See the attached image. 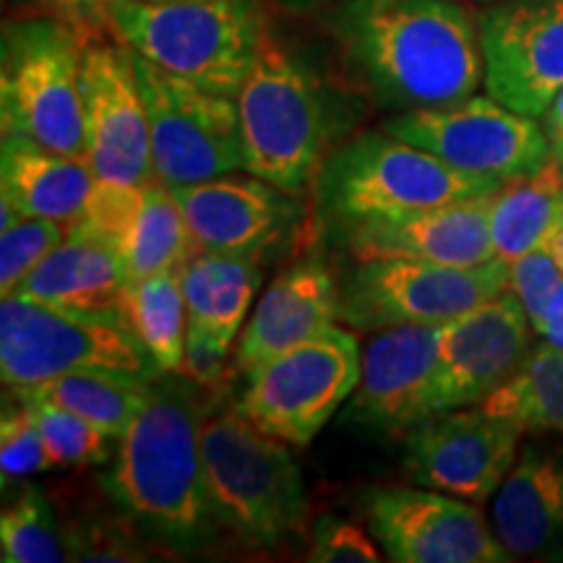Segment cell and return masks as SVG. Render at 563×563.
Returning <instances> with one entry per match:
<instances>
[{"mask_svg":"<svg viewBox=\"0 0 563 563\" xmlns=\"http://www.w3.org/2000/svg\"><path fill=\"white\" fill-rule=\"evenodd\" d=\"M329 30L386 108H441L483 84L481 26L456 0H344Z\"/></svg>","mask_w":563,"mask_h":563,"instance_id":"cell-1","label":"cell"},{"mask_svg":"<svg viewBox=\"0 0 563 563\" xmlns=\"http://www.w3.org/2000/svg\"><path fill=\"white\" fill-rule=\"evenodd\" d=\"M207 405L199 384H157L115 441L102 485L141 538L173 553H196L220 532L201 460Z\"/></svg>","mask_w":563,"mask_h":563,"instance_id":"cell-2","label":"cell"},{"mask_svg":"<svg viewBox=\"0 0 563 563\" xmlns=\"http://www.w3.org/2000/svg\"><path fill=\"white\" fill-rule=\"evenodd\" d=\"M290 443L230 407L201 420L203 481L220 530L251 548H277L302 532L308 496Z\"/></svg>","mask_w":563,"mask_h":563,"instance_id":"cell-3","label":"cell"},{"mask_svg":"<svg viewBox=\"0 0 563 563\" xmlns=\"http://www.w3.org/2000/svg\"><path fill=\"white\" fill-rule=\"evenodd\" d=\"M108 24L141 58L224 97H238L266 30L256 0H110Z\"/></svg>","mask_w":563,"mask_h":563,"instance_id":"cell-4","label":"cell"},{"mask_svg":"<svg viewBox=\"0 0 563 563\" xmlns=\"http://www.w3.org/2000/svg\"><path fill=\"white\" fill-rule=\"evenodd\" d=\"M235 104L245 173L290 194L316 183L327 162V104L316 76L269 30Z\"/></svg>","mask_w":563,"mask_h":563,"instance_id":"cell-5","label":"cell"},{"mask_svg":"<svg viewBox=\"0 0 563 563\" xmlns=\"http://www.w3.org/2000/svg\"><path fill=\"white\" fill-rule=\"evenodd\" d=\"M504 180L464 173L391 133H365L323 162L316 194L340 224L410 214L501 191Z\"/></svg>","mask_w":563,"mask_h":563,"instance_id":"cell-6","label":"cell"},{"mask_svg":"<svg viewBox=\"0 0 563 563\" xmlns=\"http://www.w3.org/2000/svg\"><path fill=\"white\" fill-rule=\"evenodd\" d=\"M3 133L87 159L81 110V30L60 16L9 21L0 42Z\"/></svg>","mask_w":563,"mask_h":563,"instance_id":"cell-7","label":"cell"},{"mask_svg":"<svg viewBox=\"0 0 563 563\" xmlns=\"http://www.w3.org/2000/svg\"><path fill=\"white\" fill-rule=\"evenodd\" d=\"M118 371L157 382L159 365L115 313L51 306L24 295L0 302V378L30 389L68 371Z\"/></svg>","mask_w":563,"mask_h":563,"instance_id":"cell-8","label":"cell"},{"mask_svg":"<svg viewBox=\"0 0 563 563\" xmlns=\"http://www.w3.org/2000/svg\"><path fill=\"white\" fill-rule=\"evenodd\" d=\"M361 361L355 334L329 329L245 373L238 410L264 433L306 449L355 391Z\"/></svg>","mask_w":563,"mask_h":563,"instance_id":"cell-9","label":"cell"},{"mask_svg":"<svg viewBox=\"0 0 563 563\" xmlns=\"http://www.w3.org/2000/svg\"><path fill=\"white\" fill-rule=\"evenodd\" d=\"M509 287V264L446 266L410 258H365L342 290V321L355 329L443 323L475 311Z\"/></svg>","mask_w":563,"mask_h":563,"instance_id":"cell-10","label":"cell"},{"mask_svg":"<svg viewBox=\"0 0 563 563\" xmlns=\"http://www.w3.org/2000/svg\"><path fill=\"white\" fill-rule=\"evenodd\" d=\"M133 68L150 115L154 175L165 186H188L243 170L235 97L196 87L136 53Z\"/></svg>","mask_w":563,"mask_h":563,"instance_id":"cell-11","label":"cell"},{"mask_svg":"<svg viewBox=\"0 0 563 563\" xmlns=\"http://www.w3.org/2000/svg\"><path fill=\"white\" fill-rule=\"evenodd\" d=\"M386 133L420 146L464 173L509 183L551 159L538 118L506 108L493 97L405 110L386 121Z\"/></svg>","mask_w":563,"mask_h":563,"instance_id":"cell-12","label":"cell"},{"mask_svg":"<svg viewBox=\"0 0 563 563\" xmlns=\"http://www.w3.org/2000/svg\"><path fill=\"white\" fill-rule=\"evenodd\" d=\"M522 433L483 405L433 412L405 435V473L420 488L483 506L517 462Z\"/></svg>","mask_w":563,"mask_h":563,"instance_id":"cell-13","label":"cell"},{"mask_svg":"<svg viewBox=\"0 0 563 563\" xmlns=\"http://www.w3.org/2000/svg\"><path fill=\"white\" fill-rule=\"evenodd\" d=\"M81 110L87 162L97 178L121 186L157 178L150 115L133 53L121 37L81 34Z\"/></svg>","mask_w":563,"mask_h":563,"instance_id":"cell-14","label":"cell"},{"mask_svg":"<svg viewBox=\"0 0 563 563\" xmlns=\"http://www.w3.org/2000/svg\"><path fill=\"white\" fill-rule=\"evenodd\" d=\"M485 91L540 118L563 89V0H501L477 13Z\"/></svg>","mask_w":563,"mask_h":563,"instance_id":"cell-15","label":"cell"},{"mask_svg":"<svg viewBox=\"0 0 563 563\" xmlns=\"http://www.w3.org/2000/svg\"><path fill=\"white\" fill-rule=\"evenodd\" d=\"M368 532L397 563H504L481 506L439 490L373 488L363 504Z\"/></svg>","mask_w":563,"mask_h":563,"instance_id":"cell-16","label":"cell"},{"mask_svg":"<svg viewBox=\"0 0 563 563\" xmlns=\"http://www.w3.org/2000/svg\"><path fill=\"white\" fill-rule=\"evenodd\" d=\"M441 327L399 323L378 329L365 344L361 382L350 394L342 422L382 435H407L435 410Z\"/></svg>","mask_w":563,"mask_h":563,"instance_id":"cell-17","label":"cell"},{"mask_svg":"<svg viewBox=\"0 0 563 563\" xmlns=\"http://www.w3.org/2000/svg\"><path fill=\"white\" fill-rule=\"evenodd\" d=\"M532 321L509 287L475 311L443 323L435 410L483 405L532 355Z\"/></svg>","mask_w":563,"mask_h":563,"instance_id":"cell-18","label":"cell"},{"mask_svg":"<svg viewBox=\"0 0 563 563\" xmlns=\"http://www.w3.org/2000/svg\"><path fill=\"white\" fill-rule=\"evenodd\" d=\"M201 251L258 258L279 249L302 217L298 194L282 191L256 175L230 173L170 188Z\"/></svg>","mask_w":563,"mask_h":563,"instance_id":"cell-19","label":"cell"},{"mask_svg":"<svg viewBox=\"0 0 563 563\" xmlns=\"http://www.w3.org/2000/svg\"><path fill=\"white\" fill-rule=\"evenodd\" d=\"M76 224L115 249L129 279L178 272L199 251L178 199L159 178L136 186L97 178Z\"/></svg>","mask_w":563,"mask_h":563,"instance_id":"cell-20","label":"cell"},{"mask_svg":"<svg viewBox=\"0 0 563 563\" xmlns=\"http://www.w3.org/2000/svg\"><path fill=\"white\" fill-rule=\"evenodd\" d=\"M490 196L441 203L389 220L344 228V243L357 262L410 258L446 266H481L496 258L490 235Z\"/></svg>","mask_w":563,"mask_h":563,"instance_id":"cell-21","label":"cell"},{"mask_svg":"<svg viewBox=\"0 0 563 563\" xmlns=\"http://www.w3.org/2000/svg\"><path fill=\"white\" fill-rule=\"evenodd\" d=\"M490 527L511 559L563 561V446L527 441L490 498Z\"/></svg>","mask_w":563,"mask_h":563,"instance_id":"cell-22","label":"cell"},{"mask_svg":"<svg viewBox=\"0 0 563 563\" xmlns=\"http://www.w3.org/2000/svg\"><path fill=\"white\" fill-rule=\"evenodd\" d=\"M342 319V290L327 264L308 258L282 272L253 308L238 344L235 365H258L327 334Z\"/></svg>","mask_w":563,"mask_h":563,"instance_id":"cell-23","label":"cell"},{"mask_svg":"<svg viewBox=\"0 0 563 563\" xmlns=\"http://www.w3.org/2000/svg\"><path fill=\"white\" fill-rule=\"evenodd\" d=\"M97 175L87 159L53 152L37 141L3 133L0 188L19 214L76 224L95 191Z\"/></svg>","mask_w":563,"mask_h":563,"instance_id":"cell-24","label":"cell"},{"mask_svg":"<svg viewBox=\"0 0 563 563\" xmlns=\"http://www.w3.org/2000/svg\"><path fill=\"white\" fill-rule=\"evenodd\" d=\"M125 282L129 274L115 249L74 224L66 241L26 274L16 295L74 311L118 316Z\"/></svg>","mask_w":563,"mask_h":563,"instance_id":"cell-25","label":"cell"},{"mask_svg":"<svg viewBox=\"0 0 563 563\" xmlns=\"http://www.w3.org/2000/svg\"><path fill=\"white\" fill-rule=\"evenodd\" d=\"M178 272L188 308V334L230 350L262 279L256 262L199 249Z\"/></svg>","mask_w":563,"mask_h":563,"instance_id":"cell-26","label":"cell"},{"mask_svg":"<svg viewBox=\"0 0 563 563\" xmlns=\"http://www.w3.org/2000/svg\"><path fill=\"white\" fill-rule=\"evenodd\" d=\"M563 220V170L548 159L540 170L504 183L490 199V235L496 258L511 264L545 243Z\"/></svg>","mask_w":563,"mask_h":563,"instance_id":"cell-27","label":"cell"},{"mask_svg":"<svg viewBox=\"0 0 563 563\" xmlns=\"http://www.w3.org/2000/svg\"><path fill=\"white\" fill-rule=\"evenodd\" d=\"M152 389L154 382L131 376V373L81 368L30 386V389H16V394L58 405L112 439H121L131 420L152 397Z\"/></svg>","mask_w":563,"mask_h":563,"instance_id":"cell-28","label":"cell"},{"mask_svg":"<svg viewBox=\"0 0 563 563\" xmlns=\"http://www.w3.org/2000/svg\"><path fill=\"white\" fill-rule=\"evenodd\" d=\"M118 319L136 336L162 373H178L188 340V308L180 272L125 282Z\"/></svg>","mask_w":563,"mask_h":563,"instance_id":"cell-29","label":"cell"},{"mask_svg":"<svg viewBox=\"0 0 563 563\" xmlns=\"http://www.w3.org/2000/svg\"><path fill=\"white\" fill-rule=\"evenodd\" d=\"M485 410L517 420L525 431L559 433L563 439V350L540 344L522 371L493 391Z\"/></svg>","mask_w":563,"mask_h":563,"instance_id":"cell-30","label":"cell"},{"mask_svg":"<svg viewBox=\"0 0 563 563\" xmlns=\"http://www.w3.org/2000/svg\"><path fill=\"white\" fill-rule=\"evenodd\" d=\"M0 561L60 563L68 561L66 534L55 519L53 501L37 485H26L0 514Z\"/></svg>","mask_w":563,"mask_h":563,"instance_id":"cell-31","label":"cell"},{"mask_svg":"<svg viewBox=\"0 0 563 563\" xmlns=\"http://www.w3.org/2000/svg\"><path fill=\"white\" fill-rule=\"evenodd\" d=\"M3 222H0V292L11 295L26 279L34 266L66 241L74 224L45 220V217H24L0 201Z\"/></svg>","mask_w":563,"mask_h":563,"instance_id":"cell-32","label":"cell"},{"mask_svg":"<svg viewBox=\"0 0 563 563\" xmlns=\"http://www.w3.org/2000/svg\"><path fill=\"white\" fill-rule=\"evenodd\" d=\"M24 399L37 418L53 467H97V464H108L112 460V454H115L112 443L118 439L102 433L100 428L58 405L30 397Z\"/></svg>","mask_w":563,"mask_h":563,"instance_id":"cell-33","label":"cell"},{"mask_svg":"<svg viewBox=\"0 0 563 563\" xmlns=\"http://www.w3.org/2000/svg\"><path fill=\"white\" fill-rule=\"evenodd\" d=\"M53 470L45 439L30 402L16 394V402H5L0 420V475L3 485Z\"/></svg>","mask_w":563,"mask_h":563,"instance_id":"cell-34","label":"cell"},{"mask_svg":"<svg viewBox=\"0 0 563 563\" xmlns=\"http://www.w3.org/2000/svg\"><path fill=\"white\" fill-rule=\"evenodd\" d=\"M561 285L563 269L559 258L553 256V251L545 243L527 251L525 256H519L517 262L509 264V290L525 306L534 329L540 327V321H543L548 306H551L553 295L559 292Z\"/></svg>","mask_w":563,"mask_h":563,"instance_id":"cell-35","label":"cell"},{"mask_svg":"<svg viewBox=\"0 0 563 563\" xmlns=\"http://www.w3.org/2000/svg\"><path fill=\"white\" fill-rule=\"evenodd\" d=\"M373 534L347 519L323 514L311 527V553L308 561L313 563H376L384 555L373 543Z\"/></svg>","mask_w":563,"mask_h":563,"instance_id":"cell-36","label":"cell"},{"mask_svg":"<svg viewBox=\"0 0 563 563\" xmlns=\"http://www.w3.org/2000/svg\"><path fill=\"white\" fill-rule=\"evenodd\" d=\"M228 352L230 350L214 347V344L201 340V336L188 334L186 355H183L178 373H183V378H191L199 386H220Z\"/></svg>","mask_w":563,"mask_h":563,"instance_id":"cell-37","label":"cell"},{"mask_svg":"<svg viewBox=\"0 0 563 563\" xmlns=\"http://www.w3.org/2000/svg\"><path fill=\"white\" fill-rule=\"evenodd\" d=\"M47 9H53L60 19L70 21L81 30L89 24H108L110 0H40Z\"/></svg>","mask_w":563,"mask_h":563,"instance_id":"cell-38","label":"cell"},{"mask_svg":"<svg viewBox=\"0 0 563 563\" xmlns=\"http://www.w3.org/2000/svg\"><path fill=\"white\" fill-rule=\"evenodd\" d=\"M543 125V133L548 139V150H551V159L563 170V89L553 97L543 115L538 118Z\"/></svg>","mask_w":563,"mask_h":563,"instance_id":"cell-39","label":"cell"},{"mask_svg":"<svg viewBox=\"0 0 563 563\" xmlns=\"http://www.w3.org/2000/svg\"><path fill=\"white\" fill-rule=\"evenodd\" d=\"M534 332L543 336L545 344L563 350V285L553 295L551 306H548L543 321H540V327Z\"/></svg>","mask_w":563,"mask_h":563,"instance_id":"cell-40","label":"cell"},{"mask_svg":"<svg viewBox=\"0 0 563 563\" xmlns=\"http://www.w3.org/2000/svg\"><path fill=\"white\" fill-rule=\"evenodd\" d=\"M282 9L287 11H316V9H323V5H340L344 0H277Z\"/></svg>","mask_w":563,"mask_h":563,"instance_id":"cell-41","label":"cell"},{"mask_svg":"<svg viewBox=\"0 0 563 563\" xmlns=\"http://www.w3.org/2000/svg\"><path fill=\"white\" fill-rule=\"evenodd\" d=\"M545 245L553 251V256L559 258V264H561V269H563V220L555 224L551 235L545 238Z\"/></svg>","mask_w":563,"mask_h":563,"instance_id":"cell-42","label":"cell"},{"mask_svg":"<svg viewBox=\"0 0 563 563\" xmlns=\"http://www.w3.org/2000/svg\"><path fill=\"white\" fill-rule=\"evenodd\" d=\"M475 3H481V5H493V3H501V0H475Z\"/></svg>","mask_w":563,"mask_h":563,"instance_id":"cell-43","label":"cell"}]
</instances>
